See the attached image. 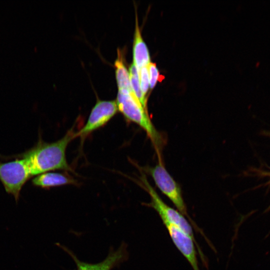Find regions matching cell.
Listing matches in <instances>:
<instances>
[{"mask_svg":"<svg viewBox=\"0 0 270 270\" xmlns=\"http://www.w3.org/2000/svg\"><path fill=\"white\" fill-rule=\"evenodd\" d=\"M75 134L72 128L62 138L50 143L40 138L34 147L20 154L32 176L58 170H72L66 152L68 144L75 138Z\"/></svg>","mask_w":270,"mask_h":270,"instance_id":"obj_1","label":"cell"},{"mask_svg":"<svg viewBox=\"0 0 270 270\" xmlns=\"http://www.w3.org/2000/svg\"><path fill=\"white\" fill-rule=\"evenodd\" d=\"M119 110L129 121L136 123L146 133L152 141L159 162H162V150L164 144L163 136L154 127L148 111L140 104L134 92L118 90L116 100Z\"/></svg>","mask_w":270,"mask_h":270,"instance_id":"obj_2","label":"cell"},{"mask_svg":"<svg viewBox=\"0 0 270 270\" xmlns=\"http://www.w3.org/2000/svg\"><path fill=\"white\" fill-rule=\"evenodd\" d=\"M146 171L150 175L153 180L161 192L173 203L183 216L188 218L193 227L204 235L194 220L188 214L186 204L182 198L181 188L179 184L168 173L162 162L158 163L153 167H148Z\"/></svg>","mask_w":270,"mask_h":270,"instance_id":"obj_3","label":"cell"},{"mask_svg":"<svg viewBox=\"0 0 270 270\" xmlns=\"http://www.w3.org/2000/svg\"><path fill=\"white\" fill-rule=\"evenodd\" d=\"M141 176L140 185L148 192L150 198V202L144 203V205L154 208L163 222H168L178 226L197 242L192 227L186 217L178 210L166 204L150 184L146 176L144 174Z\"/></svg>","mask_w":270,"mask_h":270,"instance_id":"obj_4","label":"cell"},{"mask_svg":"<svg viewBox=\"0 0 270 270\" xmlns=\"http://www.w3.org/2000/svg\"><path fill=\"white\" fill-rule=\"evenodd\" d=\"M13 161L0 162V180L6 191L18 200L21 190L32 176L24 160L20 157Z\"/></svg>","mask_w":270,"mask_h":270,"instance_id":"obj_5","label":"cell"},{"mask_svg":"<svg viewBox=\"0 0 270 270\" xmlns=\"http://www.w3.org/2000/svg\"><path fill=\"white\" fill-rule=\"evenodd\" d=\"M163 223L174 244L188 262L193 270H200L195 245L202 261L205 265L207 264L206 260L198 244L190 236L174 224L168 222Z\"/></svg>","mask_w":270,"mask_h":270,"instance_id":"obj_6","label":"cell"},{"mask_svg":"<svg viewBox=\"0 0 270 270\" xmlns=\"http://www.w3.org/2000/svg\"><path fill=\"white\" fill-rule=\"evenodd\" d=\"M118 111L116 100H98L92 108L84 126L76 132L75 138H84L106 124Z\"/></svg>","mask_w":270,"mask_h":270,"instance_id":"obj_7","label":"cell"},{"mask_svg":"<svg viewBox=\"0 0 270 270\" xmlns=\"http://www.w3.org/2000/svg\"><path fill=\"white\" fill-rule=\"evenodd\" d=\"M73 258L78 270H111L113 268L128 258V252L125 244H122L116 251L110 252L102 262L97 264H88L80 260L69 250L62 247Z\"/></svg>","mask_w":270,"mask_h":270,"instance_id":"obj_8","label":"cell"},{"mask_svg":"<svg viewBox=\"0 0 270 270\" xmlns=\"http://www.w3.org/2000/svg\"><path fill=\"white\" fill-rule=\"evenodd\" d=\"M133 63L138 70L148 66L150 62L148 48L144 41L138 26V18L136 12V24L133 43Z\"/></svg>","mask_w":270,"mask_h":270,"instance_id":"obj_9","label":"cell"},{"mask_svg":"<svg viewBox=\"0 0 270 270\" xmlns=\"http://www.w3.org/2000/svg\"><path fill=\"white\" fill-rule=\"evenodd\" d=\"M32 182L34 186L43 188L76 184V180L67 174L51 172L36 176Z\"/></svg>","mask_w":270,"mask_h":270,"instance_id":"obj_10","label":"cell"},{"mask_svg":"<svg viewBox=\"0 0 270 270\" xmlns=\"http://www.w3.org/2000/svg\"><path fill=\"white\" fill-rule=\"evenodd\" d=\"M120 50H118V58L114 62L116 75L118 90L133 92L130 83V74L124 64Z\"/></svg>","mask_w":270,"mask_h":270,"instance_id":"obj_11","label":"cell"},{"mask_svg":"<svg viewBox=\"0 0 270 270\" xmlns=\"http://www.w3.org/2000/svg\"><path fill=\"white\" fill-rule=\"evenodd\" d=\"M129 74L130 86L133 92L142 106L147 110L146 99L140 88L138 70L133 62L129 67Z\"/></svg>","mask_w":270,"mask_h":270,"instance_id":"obj_12","label":"cell"},{"mask_svg":"<svg viewBox=\"0 0 270 270\" xmlns=\"http://www.w3.org/2000/svg\"><path fill=\"white\" fill-rule=\"evenodd\" d=\"M139 80L142 93L146 94L150 88V80L148 66H144L138 70Z\"/></svg>","mask_w":270,"mask_h":270,"instance_id":"obj_13","label":"cell"},{"mask_svg":"<svg viewBox=\"0 0 270 270\" xmlns=\"http://www.w3.org/2000/svg\"><path fill=\"white\" fill-rule=\"evenodd\" d=\"M148 68L149 75L150 88V89H153L159 80V71L156 64L151 62L148 65Z\"/></svg>","mask_w":270,"mask_h":270,"instance_id":"obj_14","label":"cell"}]
</instances>
